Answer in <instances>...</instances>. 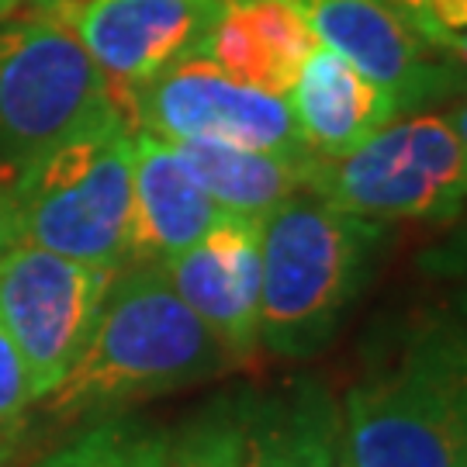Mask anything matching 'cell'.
I'll return each mask as SVG.
<instances>
[{
    "mask_svg": "<svg viewBox=\"0 0 467 467\" xmlns=\"http://www.w3.org/2000/svg\"><path fill=\"white\" fill-rule=\"evenodd\" d=\"M350 467H467V322L453 308L405 318L339 401Z\"/></svg>",
    "mask_w": 467,
    "mask_h": 467,
    "instance_id": "cell-1",
    "label": "cell"
},
{
    "mask_svg": "<svg viewBox=\"0 0 467 467\" xmlns=\"http://www.w3.org/2000/svg\"><path fill=\"white\" fill-rule=\"evenodd\" d=\"M233 364L160 264H129L111 277L77 364L38 409L56 419L108 416L132 401L194 388Z\"/></svg>",
    "mask_w": 467,
    "mask_h": 467,
    "instance_id": "cell-2",
    "label": "cell"
},
{
    "mask_svg": "<svg viewBox=\"0 0 467 467\" xmlns=\"http://www.w3.org/2000/svg\"><path fill=\"white\" fill-rule=\"evenodd\" d=\"M384 222L350 215L308 191L260 218V347L308 360L368 287Z\"/></svg>",
    "mask_w": 467,
    "mask_h": 467,
    "instance_id": "cell-3",
    "label": "cell"
},
{
    "mask_svg": "<svg viewBox=\"0 0 467 467\" xmlns=\"http://www.w3.org/2000/svg\"><path fill=\"white\" fill-rule=\"evenodd\" d=\"M132 135L118 115L38 156L11 181L21 243L90 267L132 264Z\"/></svg>",
    "mask_w": 467,
    "mask_h": 467,
    "instance_id": "cell-4",
    "label": "cell"
},
{
    "mask_svg": "<svg viewBox=\"0 0 467 467\" xmlns=\"http://www.w3.org/2000/svg\"><path fill=\"white\" fill-rule=\"evenodd\" d=\"M118 115L111 87L63 17L0 25V184Z\"/></svg>",
    "mask_w": 467,
    "mask_h": 467,
    "instance_id": "cell-5",
    "label": "cell"
},
{
    "mask_svg": "<svg viewBox=\"0 0 467 467\" xmlns=\"http://www.w3.org/2000/svg\"><path fill=\"white\" fill-rule=\"evenodd\" d=\"M305 191L370 222H453L467 208V150L440 108L401 115L343 156H312Z\"/></svg>",
    "mask_w": 467,
    "mask_h": 467,
    "instance_id": "cell-6",
    "label": "cell"
},
{
    "mask_svg": "<svg viewBox=\"0 0 467 467\" xmlns=\"http://www.w3.org/2000/svg\"><path fill=\"white\" fill-rule=\"evenodd\" d=\"M115 274L32 243H17L0 260V326L11 336L38 401L77 364Z\"/></svg>",
    "mask_w": 467,
    "mask_h": 467,
    "instance_id": "cell-7",
    "label": "cell"
},
{
    "mask_svg": "<svg viewBox=\"0 0 467 467\" xmlns=\"http://www.w3.org/2000/svg\"><path fill=\"white\" fill-rule=\"evenodd\" d=\"M118 108L132 129L160 135L167 142L215 139L295 160L312 156L301 142L287 100L239 84L201 56H191L150 84L135 87L118 100Z\"/></svg>",
    "mask_w": 467,
    "mask_h": 467,
    "instance_id": "cell-8",
    "label": "cell"
},
{
    "mask_svg": "<svg viewBox=\"0 0 467 467\" xmlns=\"http://www.w3.org/2000/svg\"><path fill=\"white\" fill-rule=\"evenodd\" d=\"M222 0H67L56 17L80 38L115 104L170 67L198 56Z\"/></svg>",
    "mask_w": 467,
    "mask_h": 467,
    "instance_id": "cell-9",
    "label": "cell"
},
{
    "mask_svg": "<svg viewBox=\"0 0 467 467\" xmlns=\"http://www.w3.org/2000/svg\"><path fill=\"white\" fill-rule=\"evenodd\" d=\"M318 46L384 87L401 115L433 111L467 87V73L426 49L388 0H291Z\"/></svg>",
    "mask_w": 467,
    "mask_h": 467,
    "instance_id": "cell-10",
    "label": "cell"
},
{
    "mask_svg": "<svg viewBox=\"0 0 467 467\" xmlns=\"http://www.w3.org/2000/svg\"><path fill=\"white\" fill-rule=\"evenodd\" d=\"M160 267L235 364L260 350V218L225 212L194 246Z\"/></svg>",
    "mask_w": 467,
    "mask_h": 467,
    "instance_id": "cell-11",
    "label": "cell"
},
{
    "mask_svg": "<svg viewBox=\"0 0 467 467\" xmlns=\"http://www.w3.org/2000/svg\"><path fill=\"white\" fill-rule=\"evenodd\" d=\"M225 215L167 139L132 135V264H167Z\"/></svg>",
    "mask_w": 467,
    "mask_h": 467,
    "instance_id": "cell-12",
    "label": "cell"
},
{
    "mask_svg": "<svg viewBox=\"0 0 467 467\" xmlns=\"http://www.w3.org/2000/svg\"><path fill=\"white\" fill-rule=\"evenodd\" d=\"M316 49L318 38L291 0H222L198 56L239 84L284 98Z\"/></svg>",
    "mask_w": 467,
    "mask_h": 467,
    "instance_id": "cell-13",
    "label": "cell"
},
{
    "mask_svg": "<svg viewBox=\"0 0 467 467\" xmlns=\"http://www.w3.org/2000/svg\"><path fill=\"white\" fill-rule=\"evenodd\" d=\"M284 100L291 108L305 150L322 160L350 152L378 129L401 118L399 104L384 87L326 46H318L305 59Z\"/></svg>",
    "mask_w": 467,
    "mask_h": 467,
    "instance_id": "cell-14",
    "label": "cell"
},
{
    "mask_svg": "<svg viewBox=\"0 0 467 467\" xmlns=\"http://www.w3.org/2000/svg\"><path fill=\"white\" fill-rule=\"evenodd\" d=\"M250 467H339V401L326 384L291 381L246 399Z\"/></svg>",
    "mask_w": 467,
    "mask_h": 467,
    "instance_id": "cell-15",
    "label": "cell"
},
{
    "mask_svg": "<svg viewBox=\"0 0 467 467\" xmlns=\"http://www.w3.org/2000/svg\"><path fill=\"white\" fill-rule=\"evenodd\" d=\"M177 156L187 163L208 198L222 212L246 218H264L291 194L305 191V167L312 156L295 160L270 150H250L215 139H184L170 142Z\"/></svg>",
    "mask_w": 467,
    "mask_h": 467,
    "instance_id": "cell-16",
    "label": "cell"
},
{
    "mask_svg": "<svg viewBox=\"0 0 467 467\" xmlns=\"http://www.w3.org/2000/svg\"><path fill=\"white\" fill-rule=\"evenodd\" d=\"M160 467H250L246 399H218L177 433H167Z\"/></svg>",
    "mask_w": 467,
    "mask_h": 467,
    "instance_id": "cell-17",
    "label": "cell"
},
{
    "mask_svg": "<svg viewBox=\"0 0 467 467\" xmlns=\"http://www.w3.org/2000/svg\"><path fill=\"white\" fill-rule=\"evenodd\" d=\"M167 433H152L129 419H111L80 433L35 467H160Z\"/></svg>",
    "mask_w": 467,
    "mask_h": 467,
    "instance_id": "cell-18",
    "label": "cell"
},
{
    "mask_svg": "<svg viewBox=\"0 0 467 467\" xmlns=\"http://www.w3.org/2000/svg\"><path fill=\"white\" fill-rule=\"evenodd\" d=\"M426 49L467 73V0H388Z\"/></svg>",
    "mask_w": 467,
    "mask_h": 467,
    "instance_id": "cell-19",
    "label": "cell"
},
{
    "mask_svg": "<svg viewBox=\"0 0 467 467\" xmlns=\"http://www.w3.org/2000/svg\"><path fill=\"white\" fill-rule=\"evenodd\" d=\"M35 401L38 399L32 391V378L21 364L11 336L0 326V467L21 447Z\"/></svg>",
    "mask_w": 467,
    "mask_h": 467,
    "instance_id": "cell-20",
    "label": "cell"
},
{
    "mask_svg": "<svg viewBox=\"0 0 467 467\" xmlns=\"http://www.w3.org/2000/svg\"><path fill=\"white\" fill-rule=\"evenodd\" d=\"M422 270L451 287V308L467 322V225L422 253Z\"/></svg>",
    "mask_w": 467,
    "mask_h": 467,
    "instance_id": "cell-21",
    "label": "cell"
},
{
    "mask_svg": "<svg viewBox=\"0 0 467 467\" xmlns=\"http://www.w3.org/2000/svg\"><path fill=\"white\" fill-rule=\"evenodd\" d=\"M21 243V229H17L15 201H11V187L0 184V260Z\"/></svg>",
    "mask_w": 467,
    "mask_h": 467,
    "instance_id": "cell-22",
    "label": "cell"
},
{
    "mask_svg": "<svg viewBox=\"0 0 467 467\" xmlns=\"http://www.w3.org/2000/svg\"><path fill=\"white\" fill-rule=\"evenodd\" d=\"M440 111H443V118L451 121V129L457 132V139L464 142V150H467V87L457 94V98L447 100V104H440Z\"/></svg>",
    "mask_w": 467,
    "mask_h": 467,
    "instance_id": "cell-23",
    "label": "cell"
},
{
    "mask_svg": "<svg viewBox=\"0 0 467 467\" xmlns=\"http://www.w3.org/2000/svg\"><path fill=\"white\" fill-rule=\"evenodd\" d=\"M67 0H0V17H15L17 11H28V15H52L59 11Z\"/></svg>",
    "mask_w": 467,
    "mask_h": 467,
    "instance_id": "cell-24",
    "label": "cell"
},
{
    "mask_svg": "<svg viewBox=\"0 0 467 467\" xmlns=\"http://www.w3.org/2000/svg\"><path fill=\"white\" fill-rule=\"evenodd\" d=\"M339 467H350V464H347V461H343V457H339Z\"/></svg>",
    "mask_w": 467,
    "mask_h": 467,
    "instance_id": "cell-25",
    "label": "cell"
}]
</instances>
